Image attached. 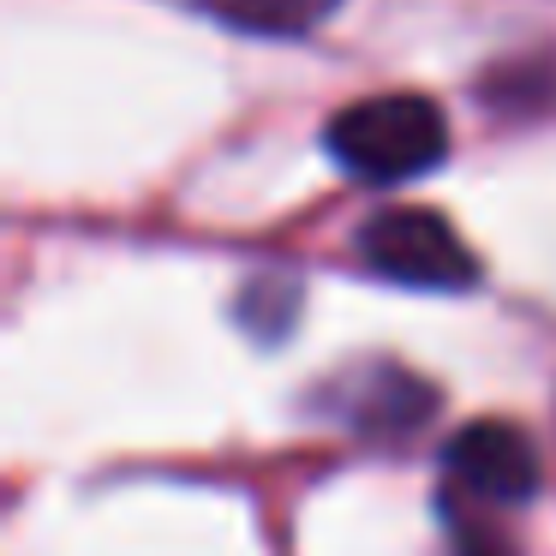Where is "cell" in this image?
<instances>
[{"mask_svg": "<svg viewBox=\"0 0 556 556\" xmlns=\"http://www.w3.org/2000/svg\"><path fill=\"white\" fill-rule=\"evenodd\" d=\"M539 443L508 419L460 425L443 443V508H515L539 491Z\"/></svg>", "mask_w": 556, "mask_h": 556, "instance_id": "cell-3", "label": "cell"}, {"mask_svg": "<svg viewBox=\"0 0 556 556\" xmlns=\"http://www.w3.org/2000/svg\"><path fill=\"white\" fill-rule=\"evenodd\" d=\"M431 407H437V389L419 383L413 371H401V365H365V371H353L336 383V413L353 419L359 431H371V437L413 431Z\"/></svg>", "mask_w": 556, "mask_h": 556, "instance_id": "cell-4", "label": "cell"}, {"mask_svg": "<svg viewBox=\"0 0 556 556\" xmlns=\"http://www.w3.org/2000/svg\"><path fill=\"white\" fill-rule=\"evenodd\" d=\"M210 13L233 30H252V37H305L317 30L341 0H204Z\"/></svg>", "mask_w": 556, "mask_h": 556, "instance_id": "cell-5", "label": "cell"}, {"mask_svg": "<svg viewBox=\"0 0 556 556\" xmlns=\"http://www.w3.org/2000/svg\"><path fill=\"white\" fill-rule=\"evenodd\" d=\"M365 269L425 293H467L479 281V257L437 210H377L359 228Z\"/></svg>", "mask_w": 556, "mask_h": 556, "instance_id": "cell-2", "label": "cell"}, {"mask_svg": "<svg viewBox=\"0 0 556 556\" xmlns=\"http://www.w3.org/2000/svg\"><path fill=\"white\" fill-rule=\"evenodd\" d=\"M448 527H455V556H515V544L491 520H467L460 508H448Z\"/></svg>", "mask_w": 556, "mask_h": 556, "instance_id": "cell-6", "label": "cell"}, {"mask_svg": "<svg viewBox=\"0 0 556 556\" xmlns=\"http://www.w3.org/2000/svg\"><path fill=\"white\" fill-rule=\"evenodd\" d=\"M324 144L353 180L401 186V180L431 174L437 162L448 156V114L437 109L431 97H413V90L365 97V102H353V109H341L336 121H329Z\"/></svg>", "mask_w": 556, "mask_h": 556, "instance_id": "cell-1", "label": "cell"}]
</instances>
